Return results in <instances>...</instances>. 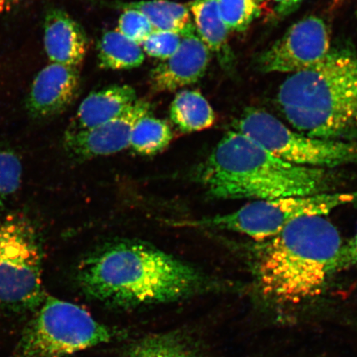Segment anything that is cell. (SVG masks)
<instances>
[{
	"instance_id": "cell-18",
	"label": "cell",
	"mask_w": 357,
	"mask_h": 357,
	"mask_svg": "<svg viewBox=\"0 0 357 357\" xmlns=\"http://www.w3.org/2000/svg\"><path fill=\"white\" fill-rule=\"evenodd\" d=\"M169 119L178 130L189 133L212 127L215 122V114L199 91L186 89L178 92L172 101Z\"/></svg>"
},
{
	"instance_id": "cell-21",
	"label": "cell",
	"mask_w": 357,
	"mask_h": 357,
	"mask_svg": "<svg viewBox=\"0 0 357 357\" xmlns=\"http://www.w3.org/2000/svg\"><path fill=\"white\" fill-rule=\"evenodd\" d=\"M218 8L227 29L243 32L260 15L256 0H218Z\"/></svg>"
},
{
	"instance_id": "cell-16",
	"label": "cell",
	"mask_w": 357,
	"mask_h": 357,
	"mask_svg": "<svg viewBox=\"0 0 357 357\" xmlns=\"http://www.w3.org/2000/svg\"><path fill=\"white\" fill-rule=\"evenodd\" d=\"M127 357H204L199 338L185 329L151 334L140 339Z\"/></svg>"
},
{
	"instance_id": "cell-19",
	"label": "cell",
	"mask_w": 357,
	"mask_h": 357,
	"mask_svg": "<svg viewBox=\"0 0 357 357\" xmlns=\"http://www.w3.org/2000/svg\"><path fill=\"white\" fill-rule=\"evenodd\" d=\"M98 61L101 68L130 70L139 67L144 61V52L138 45L119 32L109 31L102 35L98 44Z\"/></svg>"
},
{
	"instance_id": "cell-28",
	"label": "cell",
	"mask_w": 357,
	"mask_h": 357,
	"mask_svg": "<svg viewBox=\"0 0 357 357\" xmlns=\"http://www.w3.org/2000/svg\"><path fill=\"white\" fill-rule=\"evenodd\" d=\"M259 1H263V0H259ZM273 1L278 3V13L282 15L284 8H287L290 0H273Z\"/></svg>"
},
{
	"instance_id": "cell-23",
	"label": "cell",
	"mask_w": 357,
	"mask_h": 357,
	"mask_svg": "<svg viewBox=\"0 0 357 357\" xmlns=\"http://www.w3.org/2000/svg\"><path fill=\"white\" fill-rule=\"evenodd\" d=\"M123 10L119 20L118 31L124 37L141 46L153 32V26L141 12Z\"/></svg>"
},
{
	"instance_id": "cell-26",
	"label": "cell",
	"mask_w": 357,
	"mask_h": 357,
	"mask_svg": "<svg viewBox=\"0 0 357 357\" xmlns=\"http://www.w3.org/2000/svg\"><path fill=\"white\" fill-rule=\"evenodd\" d=\"M22 0H0V13L13 11L20 6Z\"/></svg>"
},
{
	"instance_id": "cell-25",
	"label": "cell",
	"mask_w": 357,
	"mask_h": 357,
	"mask_svg": "<svg viewBox=\"0 0 357 357\" xmlns=\"http://www.w3.org/2000/svg\"><path fill=\"white\" fill-rule=\"evenodd\" d=\"M354 268H357V230L351 238L342 243L333 263L332 275Z\"/></svg>"
},
{
	"instance_id": "cell-2",
	"label": "cell",
	"mask_w": 357,
	"mask_h": 357,
	"mask_svg": "<svg viewBox=\"0 0 357 357\" xmlns=\"http://www.w3.org/2000/svg\"><path fill=\"white\" fill-rule=\"evenodd\" d=\"M195 178L217 199L269 200L328 193L337 187V177L330 169L289 163L238 131L222 138Z\"/></svg>"
},
{
	"instance_id": "cell-4",
	"label": "cell",
	"mask_w": 357,
	"mask_h": 357,
	"mask_svg": "<svg viewBox=\"0 0 357 357\" xmlns=\"http://www.w3.org/2000/svg\"><path fill=\"white\" fill-rule=\"evenodd\" d=\"M278 100L297 132L320 139L357 141V50L329 52L319 63L290 75Z\"/></svg>"
},
{
	"instance_id": "cell-3",
	"label": "cell",
	"mask_w": 357,
	"mask_h": 357,
	"mask_svg": "<svg viewBox=\"0 0 357 357\" xmlns=\"http://www.w3.org/2000/svg\"><path fill=\"white\" fill-rule=\"evenodd\" d=\"M257 249L258 288L268 301L297 305L324 292L342 245L340 231L325 216L290 223Z\"/></svg>"
},
{
	"instance_id": "cell-10",
	"label": "cell",
	"mask_w": 357,
	"mask_h": 357,
	"mask_svg": "<svg viewBox=\"0 0 357 357\" xmlns=\"http://www.w3.org/2000/svg\"><path fill=\"white\" fill-rule=\"evenodd\" d=\"M153 105L137 100L119 117L100 126L75 133H65L64 146L70 155L88 159L119 153L130 146L134 127L139 120L150 115Z\"/></svg>"
},
{
	"instance_id": "cell-29",
	"label": "cell",
	"mask_w": 357,
	"mask_h": 357,
	"mask_svg": "<svg viewBox=\"0 0 357 357\" xmlns=\"http://www.w3.org/2000/svg\"><path fill=\"white\" fill-rule=\"evenodd\" d=\"M341 1H342V0H334V3L336 4Z\"/></svg>"
},
{
	"instance_id": "cell-5",
	"label": "cell",
	"mask_w": 357,
	"mask_h": 357,
	"mask_svg": "<svg viewBox=\"0 0 357 357\" xmlns=\"http://www.w3.org/2000/svg\"><path fill=\"white\" fill-rule=\"evenodd\" d=\"M124 336L82 307L47 296L8 357H68Z\"/></svg>"
},
{
	"instance_id": "cell-9",
	"label": "cell",
	"mask_w": 357,
	"mask_h": 357,
	"mask_svg": "<svg viewBox=\"0 0 357 357\" xmlns=\"http://www.w3.org/2000/svg\"><path fill=\"white\" fill-rule=\"evenodd\" d=\"M330 52L328 30L319 17L294 24L259 58L263 73H297L314 66Z\"/></svg>"
},
{
	"instance_id": "cell-8",
	"label": "cell",
	"mask_w": 357,
	"mask_h": 357,
	"mask_svg": "<svg viewBox=\"0 0 357 357\" xmlns=\"http://www.w3.org/2000/svg\"><path fill=\"white\" fill-rule=\"evenodd\" d=\"M234 128L278 158L297 166L332 171L357 165V141L309 137L291 130L265 111L248 109L236 120Z\"/></svg>"
},
{
	"instance_id": "cell-7",
	"label": "cell",
	"mask_w": 357,
	"mask_h": 357,
	"mask_svg": "<svg viewBox=\"0 0 357 357\" xmlns=\"http://www.w3.org/2000/svg\"><path fill=\"white\" fill-rule=\"evenodd\" d=\"M355 204L357 190L289 196L253 201L234 212L186 222L185 225L234 231L264 241L278 234L294 221L306 217L325 216L339 207Z\"/></svg>"
},
{
	"instance_id": "cell-6",
	"label": "cell",
	"mask_w": 357,
	"mask_h": 357,
	"mask_svg": "<svg viewBox=\"0 0 357 357\" xmlns=\"http://www.w3.org/2000/svg\"><path fill=\"white\" fill-rule=\"evenodd\" d=\"M43 252L37 229L22 214L0 221V310L33 314L47 294L43 284Z\"/></svg>"
},
{
	"instance_id": "cell-13",
	"label": "cell",
	"mask_w": 357,
	"mask_h": 357,
	"mask_svg": "<svg viewBox=\"0 0 357 357\" xmlns=\"http://www.w3.org/2000/svg\"><path fill=\"white\" fill-rule=\"evenodd\" d=\"M43 26L45 52L52 63L78 68L89 49L86 31L59 8L47 13Z\"/></svg>"
},
{
	"instance_id": "cell-11",
	"label": "cell",
	"mask_w": 357,
	"mask_h": 357,
	"mask_svg": "<svg viewBox=\"0 0 357 357\" xmlns=\"http://www.w3.org/2000/svg\"><path fill=\"white\" fill-rule=\"evenodd\" d=\"M79 87L78 68L49 64L36 75L26 99V110L34 119L55 117L73 105Z\"/></svg>"
},
{
	"instance_id": "cell-1",
	"label": "cell",
	"mask_w": 357,
	"mask_h": 357,
	"mask_svg": "<svg viewBox=\"0 0 357 357\" xmlns=\"http://www.w3.org/2000/svg\"><path fill=\"white\" fill-rule=\"evenodd\" d=\"M77 282L92 300L121 309L239 290L153 245L128 241L89 254L80 262Z\"/></svg>"
},
{
	"instance_id": "cell-14",
	"label": "cell",
	"mask_w": 357,
	"mask_h": 357,
	"mask_svg": "<svg viewBox=\"0 0 357 357\" xmlns=\"http://www.w3.org/2000/svg\"><path fill=\"white\" fill-rule=\"evenodd\" d=\"M137 100L135 89L117 84L93 92L83 100L66 133L88 130L119 117Z\"/></svg>"
},
{
	"instance_id": "cell-15",
	"label": "cell",
	"mask_w": 357,
	"mask_h": 357,
	"mask_svg": "<svg viewBox=\"0 0 357 357\" xmlns=\"http://www.w3.org/2000/svg\"><path fill=\"white\" fill-rule=\"evenodd\" d=\"M196 33L209 49L215 53L221 64L229 67L231 53L229 32L218 8V0H194L190 3Z\"/></svg>"
},
{
	"instance_id": "cell-27",
	"label": "cell",
	"mask_w": 357,
	"mask_h": 357,
	"mask_svg": "<svg viewBox=\"0 0 357 357\" xmlns=\"http://www.w3.org/2000/svg\"><path fill=\"white\" fill-rule=\"evenodd\" d=\"M301 2L302 0H290L287 4V8H284L282 15L285 16L289 15L290 13H292L294 10H296Z\"/></svg>"
},
{
	"instance_id": "cell-24",
	"label": "cell",
	"mask_w": 357,
	"mask_h": 357,
	"mask_svg": "<svg viewBox=\"0 0 357 357\" xmlns=\"http://www.w3.org/2000/svg\"><path fill=\"white\" fill-rule=\"evenodd\" d=\"M181 40L180 34L154 30L142 44V48L147 55L165 61L175 54L180 47Z\"/></svg>"
},
{
	"instance_id": "cell-22",
	"label": "cell",
	"mask_w": 357,
	"mask_h": 357,
	"mask_svg": "<svg viewBox=\"0 0 357 357\" xmlns=\"http://www.w3.org/2000/svg\"><path fill=\"white\" fill-rule=\"evenodd\" d=\"M22 176L21 160L8 147L0 146V209L20 189Z\"/></svg>"
},
{
	"instance_id": "cell-20",
	"label": "cell",
	"mask_w": 357,
	"mask_h": 357,
	"mask_svg": "<svg viewBox=\"0 0 357 357\" xmlns=\"http://www.w3.org/2000/svg\"><path fill=\"white\" fill-rule=\"evenodd\" d=\"M172 138L173 132L168 123L150 114L136 123L129 146L137 154L153 155L166 149Z\"/></svg>"
},
{
	"instance_id": "cell-17",
	"label": "cell",
	"mask_w": 357,
	"mask_h": 357,
	"mask_svg": "<svg viewBox=\"0 0 357 357\" xmlns=\"http://www.w3.org/2000/svg\"><path fill=\"white\" fill-rule=\"evenodd\" d=\"M119 7L141 12L155 31L176 33L182 38L196 33L190 10L184 4L168 0H150L119 3Z\"/></svg>"
},
{
	"instance_id": "cell-12",
	"label": "cell",
	"mask_w": 357,
	"mask_h": 357,
	"mask_svg": "<svg viewBox=\"0 0 357 357\" xmlns=\"http://www.w3.org/2000/svg\"><path fill=\"white\" fill-rule=\"evenodd\" d=\"M209 61L211 51L197 33L187 35L175 54L151 70L150 86L155 92H172L190 86L204 77Z\"/></svg>"
}]
</instances>
